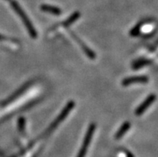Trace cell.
Wrapping results in <instances>:
<instances>
[{
    "instance_id": "52a82bcc",
    "label": "cell",
    "mask_w": 158,
    "mask_h": 157,
    "mask_svg": "<svg viewBox=\"0 0 158 157\" xmlns=\"http://www.w3.org/2000/svg\"><path fill=\"white\" fill-rule=\"evenodd\" d=\"M130 127H131L130 122H128V121L124 122L122 125L120 126L118 131H117V132L116 133V135H115V138H116V139H120V138H122L124 135V134L126 133L127 131L130 129Z\"/></svg>"
},
{
    "instance_id": "5b68a950",
    "label": "cell",
    "mask_w": 158,
    "mask_h": 157,
    "mask_svg": "<svg viewBox=\"0 0 158 157\" xmlns=\"http://www.w3.org/2000/svg\"><path fill=\"white\" fill-rule=\"evenodd\" d=\"M148 82V78L145 76H130L122 80L121 84L124 87H127L133 84H146Z\"/></svg>"
},
{
    "instance_id": "277c9868",
    "label": "cell",
    "mask_w": 158,
    "mask_h": 157,
    "mask_svg": "<svg viewBox=\"0 0 158 157\" xmlns=\"http://www.w3.org/2000/svg\"><path fill=\"white\" fill-rule=\"evenodd\" d=\"M74 102H69L68 104V105H67V107H65V108L62 111V112L60 113V116H58V118L53 122V123H52V125H51L50 127L48 128V130H49V131H52V129H55V128H56V127H57V126H58L65 118H66V116L69 114L71 110L74 107Z\"/></svg>"
},
{
    "instance_id": "ba28073f",
    "label": "cell",
    "mask_w": 158,
    "mask_h": 157,
    "mask_svg": "<svg viewBox=\"0 0 158 157\" xmlns=\"http://www.w3.org/2000/svg\"><path fill=\"white\" fill-rule=\"evenodd\" d=\"M76 18H77V15H76L75 17H71L69 19L67 20V22L64 23V25H65V26H68V25L73 23L75 22V20H76Z\"/></svg>"
},
{
    "instance_id": "8992f818",
    "label": "cell",
    "mask_w": 158,
    "mask_h": 157,
    "mask_svg": "<svg viewBox=\"0 0 158 157\" xmlns=\"http://www.w3.org/2000/svg\"><path fill=\"white\" fill-rule=\"evenodd\" d=\"M71 35L72 36V38L74 39V40L76 41L77 43H79V45H80V48L82 49L83 52H84V53L86 54V56H88V58H90V59H92V60H94L95 58H96V54L94 53V52L92 50V49H90V48H88V46H87L86 44L84 43V42H83L82 40L80 39V38H79L78 36L76 35L73 33V32H71Z\"/></svg>"
},
{
    "instance_id": "7a4b0ae2",
    "label": "cell",
    "mask_w": 158,
    "mask_h": 157,
    "mask_svg": "<svg viewBox=\"0 0 158 157\" xmlns=\"http://www.w3.org/2000/svg\"><path fill=\"white\" fill-rule=\"evenodd\" d=\"M14 8L15 10V11L17 12V14L19 15L20 18L22 19L23 23V24L25 25V27H26V29L27 30L28 33H29V35H31V37H32V38H36V37H37V31H36L35 28L34 27V26H33L31 23L30 19L27 18V16L24 14L23 11L16 4L14 5Z\"/></svg>"
},
{
    "instance_id": "3957f363",
    "label": "cell",
    "mask_w": 158,
    "mask_h": 157,
    "mask_svg": "<svg viewBox=\"0 0 158 157\" xmlns=\"http://www.w3.org/2000/svg\"><path fill=\"white\" fill-rule=\"evenodd\" d=\"M156 95H154V94H151V95H149V96L144 100V102L141 103V104L137 107V108L135 110V115L140 116V115H141L142 114H144V111H146L148 107L152 105V104L156 100Z\"/></svg>"
},
{
    "instance_id": "9c48e42d",
    "label": "cell",
    "mask_w": 158,
    "mask_h": 157,
    "mask_svg": "<svg viewBox=\"0 0 158 157\" xmlns=\"http://www.w3.org/2000/svg\"><path fill=\"white\" fill-rule=\"evenodd\" d=\"M45 10L47 11H50L54 13V14H60V10H57V9H52V7H48V6H45Z\"/></svg>"
},
{
    "instance_id": "30bf717a",
    "label": "cell",
    "mask_w": 158,
    "mask_h": 157,
    "mask_svg": "<svg viewBox=\"0 0 158 157\" xmlns=\"http://www.w3.org/2000/svg\"><path fill=\"white\" fill-rule=\"evenodd\" d=\"M24 119H20L19 120V126L20 127V130H21V131H24V128L23 127L25 126V124H24Z\"/></svg>"
},
{
    "instance_id": "6da1fadb",
    "label": "cell",
    "mask_w": 158,
    "mask_h": 157,
    "mask_svg": "<svg viewBox=\"0 0 158 157\" xmlns=\"http://www.w3.org/2000/svg\"><path fill=\"white\" fill-rule=\"evenodd\" d=\"M95 130H96V124L95 123H91L89 127H88L85 137L84 139V142H83L82 146L80 147V152L78 153L77 157H85L88 148L89 147V144H90L92 137H93V135H94Z\"/></svg>"
}]
</instances>
